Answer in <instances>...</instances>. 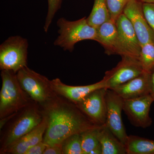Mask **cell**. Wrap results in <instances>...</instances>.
<instances>
[{"label":"cell","instance_id":"1","mask_svg":"<svg viewBox=\"0 0 154 154\" xmlns=\"http://www.w3.org/2000/svg\"><path fill=\"white\" fill-rule=\"evenodd\" d=\"M38 105L46 123L43 140L46 145L62 143L70 136L98 127L75 104L57 94Z\"/></svg>","mask_w":154,"mask_h":154},{"label":"cell","instance_id":"2","mask_svg":"<svg viewBox=\"0 0 154 154\" xmlns=\"http://www.w3.org/2000/svg\"><path fill=\"white\" fill-rule=\"evenodd\" d=\"M42 120L43 116L39 105L34 102L15 113L0 130V154H6L12 146Z\"/></svg>","mask_w":154,"mask_h":154},{"label":"cell","instance_id":"3","mask_svg":"<svg viewBox=\"0 0 154 154\" xmlns=\"http://www.w3.org/2000/svg\"><path fill=\"white\" fill-rule=\"evenodd\" d=\"M1 75L0 119H2L17 113L33 101L21 87L16 73L3 70Z\"/></svg>","mask_w":154,"mask_h":154},{"label":"cell","instance_id":"4","mask_svg":"<svg viewBox=\"0 0 154 154\" xmlns=\"http://www.w3.org/2000/svg\"><path fill=\"white\" fill-rule=\"evenodd\" d=\"M59 36L54 45L65 51L72 52L75 45L85 40L95 41L97 29L88 24L86 17L74 21H69L63 18L58 20Z\"/></svg>","mask_w":154,"mask_h":154},{"label":"cell","instance_id":"5","mask_svg":"<svg viewBox=\"0 0 154 154\" xmlns=\"http://www.w3.org/2000/svg\"><path fill=\"white\" fill-rule=\"evenodd\" d=\"M17 75L22 89L32 101L38 105L46 102L56 94L51 81L27 66L19 70Z\"/></svg>","mask_w":154,"mask_h":154},{"label":"cell","instance_id":"6","mask_svg":"<svg viewBox=\"0 0 154 154\" xmlns=\"http://www.w3.org/2000/svg\"><path fill=\"white\" fill-rule=\"evenodd\" d=\"M28 42L19 36H11L0 46V69L17 73L27 66Z\"/></svg>","mask_w":154,"mask_h":154},{"label":"cell","instance_id":"7","mask_svg":"<svg viewBox=\"0 0 154 154\" xmlns=\"http://www.w3.org/2000/svg\"><path fill=\"white\" fill-rule=\"evenodd\" d=\"M106 101L107 115L105 125L125 145L128 135L127 134L122 117L124 99L113 90L107 89Z\"/></svg>","mask_w":154,"mask_h":154},{"label":"cell","instance_id":"8","mask_svg":"<svg viewBox=\"0 0 154 154\" xmlns=\"http://www.w3.org/2000/svg\"><path fill=\"white\" fill-rule=\"evenodd\" d=\"M116 23L118 33L116 54L138 59L141 46L132 24L123 14Z\"/></svg>","mask_w":154,"mask_h":154},{"label":"cell","instance_id":"9","mask_svg":"<svg viewBox=\"0 0 154 154\" xmlns=\"http://www.w3.org/2000/svg\"><path fill=\"white\" fill-rule=\"evenodd\" d=\"M122 58L115 67L105 73L103 79L107 89H112L124 84L145 72L138 59L128 56H122Z\"/></svg>","mask_w":154,"mask_h":154},{"label":"cell","instance_id":"10","mask_svg":"<svg viewBox=\"0 0 154 154\" xmlns=\"http://www.w3.org/2000/svg\"><path fill=\"white\" fill-rule=\"evenodd\" d=\"M107 88L98 89L76 104L80 110L98 126L105 124L107 115Z\"/></svg>","mask_w":154,"mask_h":154},{"label":"cell","instance_id":"11","mask_svg":"<svg viewBox=\"0 0 154 154\" xmlns=\"http://www.w3.org/2000/svg\"><path fill=\"white\" fill-rule=\"evenodd\" d=\"M143 3L140 0H130L123 12L132 24L141 46L154 44V32L145 17Z\"/></svg>","mask_w":154,"mask_h":154},{"label":"cell","instance_id":"12","mask_svg":"<svg viewBox=\"0 0 154 154\" xmlns=\"http://www.w3.org/2000/svg\"><path fill=\"white\" fill-rule=\"evenodd\" d=\"M154 102V99L149 94L135 99L124 100L123 110L133 125L146 128L150 126L152 123L149 112Z\"/></svg>","mask_w":154,"mask_h":154},{"label":"cell","instance_id":"13","mask_svg":"<svg viewBox=\"0 0 154 154\" xmlns=\"http://www.w3.org/2000/svg\"><path fill=\"white\" fill-rule=\"evenodd\" d=\"M55 94L75 104L81 102L85 97L98 89L107 87L105 80H102L92 85L86 86H70L63 83L59 79L51 80Z\"/></svg>","mask_w":154,"mask_h":154},{"label":"cell","instance_id":"14","mask_svg":"<svg viewBox=\"0 0 154 154\" xmlns=\"http://www.w3.org/2000/svg\"><path fill=\"white\" fill-rule=\"evenodd\" d=\"M110 89L113 90L124 100L149 95L148 73L144 72L134 79Z\"/></svg>","mask_w":154,"mask_h":154},{"label":"cell","instance_id":"15","mask_svg":"<svg viewBox=\"0 0 154 154\" xmlns=\"http://www.w3.org/2000/svg\"><path fill=\"white\" fill-rule=\"evenodd\" d=\"M117 39L116 23L113 20L110 19L97 28L95 41L104 47L108 55L116 54Z\"/></svg>","mask_w":154,"mask_h":154},{"label":"cell","instance_id":"16","mask_svg":"<svg viewBox=\"0 0 154 154\" xmlns=\"http://www.w3.org/2000/svg\"><path fill=\"white\" fill-rule=\"evenodd\" d=\"M46 128V122L43 117L40 124L20 138L6 154H25L28 149L43 141Z\"/></svg>","mask_w":154,"mask_h":154},{"label":"cell","instance_id":"17","mask_svg":"<svg viewBox=\"0 0 154 154\" xmlns=\"http://www.w3.org/2000/svg\"><path fill=\"white\" fill-rule=\"evenodd\" d=\"M98 137L102 154H127L125 145L105 125L98 127Z\"/></svg>","mask_w":154,"mask_h":154},{"label":"cell","instance_id":"18","mask_svg":"<svg viewBox=\"0 0 154 154\" xmlns=\"http://www.w3.org/2000/svg\"><path fill=\"white\" fill-rule=\"evenodd\" d=\"M127 154H154V140L137 135H128L125 145Z\"/></svg>","mask_w":154,"mask_h":154},{"label":"cell","instance_id":"19","mask_svg":"<svg viewBox=\"0 0 154 154\" xmlns=\"http://www.w3.org/2000/svg\"><path fill=\"white\" fill-rule=\"evenodd\" d=\"M110 19L106 0H94V6L90 16L87 18L88 24L97 29Z\"/></svg>","mask_w":154,"mask_h":154},{"label":"cell","instance_id":"20","mask_svg":"<svg viewBox=\"0 0 154 154\" xmlns=\"http://www.w3.org/2000/svg\"><path fill=\"white\" fill-rule=\"evenodd\" d=\"M98 127L88 130L80 134L84 154H90L94 150L102 148L98 139Z\"/></svg>","mask_w":154,"mask_h":154},{"label":"cell","instance_id":"21","mask_svg":"<svg viewBox=\"0 0 154 154\" xmlns=\"http://www.w3.org/2000/svg\"><path fill=\"white\" fill-rule=\"evenodd\" d=\"M138 59L144 71L149 72L154 67V43H147L141 46Z\"/></svg>","mask_w":154,"mask_h":154},{"label":"cell","instance_id":"22","mask_svg":"<svg viewBox=\"0 0 154 154\" xmlns=\"http://www.w3.org/2000/svg\"><path fill=\"white\" fill-rule=\"evenodd\" d=\"M63 154H84L80 134H75L67 138L62 143Z\"/></svg>","mask_w":154,"mask_h":154},{"label":"cell","instance_id":"23","mask_svg":"<svg viewBox=\"0 0 154 154\" xmlns=\"http://www.w3.org/2000/svg\"><path fill=\"white\" fill-rule=\"evenodd\" d=\"M130 0H106L107 9L110 14V19L116 22Z\"/></svg>","mask_w":154,"mask_h":154},{"label":"cell","instance_id":"24","mask_svg":"<svg viewBox=\"0 0 154 154\" xmlns=\"http://www.w3.org/2000/svg\"><path fill=\"white\" fill-rule=\"evenodd\" d=\"M63 1V0H48V11L43 28L45 32L46 33L48 31L55 14L60 8Z\"/></svg>","mask_w":154,"mask_h":154},{"label":"cell","instance_id":"25","mask_svg":"<svg viewBox=\"0 0 154 154\" xmlns=\"http://www.w3.org/2000/svg\"><path fill=\"white\" fill-rule=\"evenodd\" d=\"M143 9L146 20L154 32V4L143 3Z\"/></svg>","mask_w":154,"mask_h":154},{"label":"cell","instance_id":"26","mask_svg":"<svg viewBox=\"0 0 154 154\" xmlns=\"http://www.w3.org/2000/svg\"><path fill=\"white\" fill-rule=\"evenodd\" d=\"M46 147V145L42 141L28 149L25 154H43Z\"/></svg>","mask_w":154,"mask_h":154},{"label":"cell","instance_id":"27","mask_svg":"<svg viewBox=\"0 0 154 154\" xmlns=\"http://www.w3.org/2000/svg\"><path fill=\"white\" fill-rule=\"evenodd\" d=\"M43 154H63L62 143L46 145Z\"/></svg>","mask_w":154,"mask_h":154},{"label":"cell","instance_id":"28","mask_svg":"<svg viewBox=\"0 0 154 154\" xmlns=\"http://www.w3.org/2000/svg\"><path fill=\"white\" fill-rule=\"evenodd\" d=\"M148 73L149 90V95L154 100V67Z\"/></svg>","mask_w":154,"mask_h":154},{"label":"cell","instance_id":"29","mask_svg":"<svg viewBox=\"0 0 154 154\" xmlns=\"http://www.w3.org/2000/svg\"><path fill=\"white\" fill-rule=\"evenodd\" d=\"M143 3H152L154 4V0H140Z\"/></svg>","mask_w":154,"mask_h":154}]
</instances>
